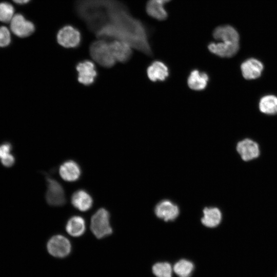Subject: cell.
Returning a JSON list of instances; mask_svg holds the SVG:
<instances>
[{
  "mask_svg": "<svg viewBox=\"0 0 277 277\" xmlns=\"http://www.w3.org/2000/svg\"><path fill=\"white\" fill-rule=\"evenodd\" d=\"M59 174L64 181L72 182L80 179L81 170L79 165L76 162L68 160L61 165Z\"/></svg>",
  "mask_w": 277,
  "mask_h": 277,
  "instance_id": "13",
  "label": "cell"
},
{
  "mask_svg": "<svg viewBox=\"0 0 277 277\" xmlns=\"http://www.w3.org/2000/svg\"><path fill=\"white\" fill-rule=\"evenodd\" d=\"M67 232L72 236L79 237L83 235L86 230L85 221L80 216L71 217L66 225Z\"/></svg>",
  "mask_w": 277,
  "mask_h": 277,
  "instance_id": "17",
  "label": "cell"
},
{
  "mask_svg": "<svg viewBox=\"0 0 277 277\" xmlns=\"http://www.w3.org/2000/svg\"><path fill=\"white\" fill-rule=\"evenodd\" d=\"M14 9L12 5L8 3H0V21L4 23L10 22L13 18Z\"/></svg>",
  "mask_w": 277,
  "mask_h": 277,
  "instance_id": "23",
  "label": "cell"
},
{
  "mask_svg": "<svg viewBox=\"0 0 277 277\" xmlns=\"http://www.w3.org/2000/svg\"><path fill=\"white\" fill-rule=\"evenodd\" d=\"M11 42L10 33L8 29L4 26L0 27V47H5Z\"/></svg>",
  "mask_w": 277,
  "mask_h": 277,
  "instance_id": "24",
  "label": "cell"
},
{
  "mask_svg": "<svg viewBox=\"0 0 277 277\" xmlns=\"http://www.w3.org/2000/svg\"><path fill=\"white\" fill-rule=\"evenodd\" d=\"M12 149L11 144L4 143L0 145V159L10 153Z\"/></svg>",
  "mask_w": 277,
  "mask_h": 277,
  "instance_id": "26",
  "label": "cell"
},
{
  "mask_svg": "<svg viewBox=\"0 0 277 277\" xmlns=\"http://www.w3.org/2000/svg\"><path fill=\"white\" fill-rule=\"evenodd\" d=\"M152 270L156 277H172V267L167 262L157 263L153 266Z\"/></svg>",
  "mask_w": 277,
  "mask_h": 277,
  "instance_id": "22",
  "label": "cell"
},
{
  "mask_svg": "<svg viewBox=\"0 0 277 277\" xmlns=\"http://www.w3.org/2000/svg\"><path fill=\"white\" fill-rule=\"evenodd\" d=\"M78 72V80L84 85L92 84L97 75L94 64L90 61H84L79 63L76 66Z\"/></svg>",
  "mask_w": 277,
  "mask_h": 277,
  "instance_id": "8",
  "label": "cell"
},
{
  "mask_svg": "<svg viewBox=\"0 0 277 277\" xmlns=\"http://www.w3.org/2000/svg\"><path fill=\"white\" fill-rule=\"evenodd\" d=\"M156 216L165 221H173L179 214L178 207L168 200H164L160 202L155 208Z\"/></svg>",
  "mask_w": 277,
  "mask_h": 277,
  "instance_id": "12",
  "label": "cell"
},
{
  "mask_svg": "<svg viewBox=\"0 0 277 277\" xmlns=\"http://www.w3.org/2000/svg\"><path fill=\"white\" fill-rule=\"evenodd\" d=\"M90 229L98 239L112 233L113 229L110 223V213L107 210L101 208L93 214L90 221Z\"/></svg>",
  "mask_w": 277,
  "mask_h": 277,
  "instance_id": "2",
  "label": "cell"
},
{
  "mask_svg": "<svg viewBox=\"0 0 277 277\" xmlns=\"http://www.w3.org/2000/svg\"><path fill=\"white\" fill-rule=\"evenodd\" d=\"M208 81L209 76L207 73L194 70L188 77L187 85L192 90L200 91L207 87Z\"/></svg>",
  "mask_w": 277,
  "mask_h": 277,
  "instance_id": "16",
  "label": "cell"
},
{
  "mask_svg": "<svg viewBox=\"0 0 277 277\" xmlns=\"http://www.w3.org/2000/svg\"><path fill=\"white\" fill-rule=\"evenodd\" d=\"M159 4L165 5L166 3L169 2L171 0H153Z\"/></svg>",
  "mask_w": 277,
  "mask_h": 277,
  "instance_id": "28",
  "label": "cell"
},
{
  "mask_svg": "<svg viewBox=\"0 0 277 277\" xmlns=\"http://www.w3.org/2000/svg\"><path fill=\"white\" fill-rule=\"evenodd\" d=\"M216 42L208 45L209 51L221 57H231L236 54L240 48V36L238 32L229 25L216 27L212 33Z\"/></svg>",
  "mask_w": 277,
  "mask_h": 277,
  "instance_id": "1",
  "label": "cell"
},
{
  "mask_svg": "<svg viewBox=\"0 0 277 277\" xmlns=\"http://www.w3.org/2000/svg\"><path fill=\"white\" fill-rule=\"evenodd\" d=\"M222 219L220 210L215 207H206L203 210V216L201 219L202 224L210 228H213L219 225Z\"/></svg>",
  "mask_w": 277,
  "mask_h": 277,
  "instance_id": "18",
  "label": "cell"
},
{
  "mask_svg": "<svg viewBox=\"0 0 277 277\" xmlns=\"http://www.w3.org/2000/svg\"><path fill=\"white\" fill-rule=\"evenodd\" d=\"M47 182V190L46 193V199L47 203L52 206H61L64 205L66 202L64 190L62 186L56 180L46 176Z\"/></svg>",
  "mask_w": 277,
  "mask_h": 277,
  "instance_id": "4",
  "label": "cell"
},
{
  "mask_svg": "<svg viewBox=\"0 0 277 277\" xmlns=\"http://www.w3.org/2000/svg\"><path fill=\"white\" fill-rule=\"evenodd\" d=\"M71 202L76 209L81 211H86L92 207L93 199L87 191L80 189L73 193Z\"/></svg>",
  "mask_w": 277,
  "mask_h": 277,
  "instance_id": "14",
  "label": "cell"
},
{
  "mask_svg": "<svg viewBox=\"0 0 277 277\" xmlns=\"http://www.w3.org/2000/svg\"><path fill=\"white\" fill-rule=\"evenodd\" d=\"M236 150L241 158L245 161L255 159L260 154L258 144L255 142L248 138L239 142L236 145Z\"/></svg>",
  "mask_w": 277,
  "mask_h": 277,
  "instance_id": "10",
  "label": "cell"
},
{
  "mask_svg": "<svg viewBox=\"0 0 277 277\" xmlns=\"http://www.w3.org/2000/svg\"><path fill=\"white\" fill-rule=\"evenodd\" d=\"M1 161L3 165L6 167H10L14 164L15 159L13 155L10 153L1 158Z\"/></svg>",
  "mask_w": 277,
  "mask_h": 277,
  "instance_id": "25",
  "label": "cell"
},
{
  "mask_svg": "<svg viewBox=\"0 0 277 277\" xmlns=\"http://www.w3.org/2000/svg\"><path fill=\"white\" fill-rule=\"evenodd\" d=\"M10 29L16 36L25 37L33 33L35 27L33 24L26 20L23 15L16 14L10 21Z\"/></svg>",
  "mask_w": 277,
  "mask_h": 277,
  "instance_id": "7",
  "label": "cell"
},
{
  "mask_svg": "<svg viewBox=\"0 0 277 277\" xmlns=\"http://www.w3.org/2000/svg\"><path fill=\"white\" fill-rule=\"evenodd\" d=\"M30 0H13L14 2L18 4H24L29 2Z\"/></svg>",
  "mask_w": 277,
  "mask_h": 277,
  "instance_id": "27",
  "label": "cell"
},
{
  "mask_svg": "<svg viewBox=\"0 0 277 277\" xmlns=\"http://www.w3.org/2000/svg\"><path fill=\"white\" fill-rule=\"evenodd\" d=\"M169 69L162 62L155 61L152 62L147 69V74L152 82L164 81L169 75Z\"/></svg>",
  "mask_w": 277,
  "mask_h": 277,
  "instance_id": "15",
  "label": "cell"
},
{
  "mask_svg": "<svg viewBox=\"0 0 277 277\" xmlns=\"http://www.w3.org/2000/svg\"><path fill=\"white\" fill-rule=\"evenodd\" d=\"M194 268V265L191 261L182 259L174 264L173 270L179 277H190Z\"/></svg>",
  "mask_w": 277,
  "mask_h": 277,
  "instance_id": "21",
  "label": "cell"
},
{
  "mask_svg": "<svg viewBox=\"0 0 277 277\" xmlns=\"http://www.w3.org/2000/svg\"><path fill=\"white\" fill-rule=\"evenodd\" d=\"M263 68L262 62L254 58L246 60L241 65L242 75L246 80L258 78L261 76Z\"/></svg>",
  "mask_w": 277,
  "mask_h": 277,
  "instance_id": "11",
  "label": "cell"
},
{
  "mask_svg": "<svg viewBox=\"0 0 277 277\" xmlns=\"http://www.w3.org/2000/svg\"><path fill=\"white\" fill-rule=\"evenodd\" d=\"M47 248L50 254L54 257L63 258L71 252V245L65 236L57 234L52 236L48 241Z\"/></svg>",
  "mask_w": 277,
  "mask_h": 277,
  "instance_id": "5",
  "label": "cell"
},
{
  "mask_svg": "<svg viewBox=\"0 0 277 277\" xmlns=\"http://www.w3.org/2000/svg\"><path fill=\"white\" fill-rule=\"evenodd\" d=\"M112 55L116 62L124 63L129 60L132 55V47L127 42L114 39L109 42Z\"/></svg>",
  "mask_w": 277,
  "mask_h": 277,
  "instance_id": "9",
  "label": "cell"
},
{
  "mask_svg": "<svg viewBox=\"0 0 277 277\" xmlns=\"http://www.w3.org/2000/svg\"><path fill=\"white\" fill-rule=\"evenodd\" d=\"M57 41L60 45L64 47H76L80 43L81 34L75 28L71 26H66L58 32Z\"/></svg>",
  "mask_w": 277,
  "mask_h": 277,
  "instance_id": "6",
  "label": "cell"
},
{
  "mask_svg": "<svg viewBox=\"0 0 277 277\" xmlns=\"http://www.w3.org/2000/svg\"><path fill=\"white\" fill-rule=\"evenodd\" d=\"M259 107L263 113L269 115L277 114V97L273 95L263 96L259 102Z\"/></svg>",
  "mask_w": 277,
  "mask_h": 277,
  "instance_id": "20",
  "label": "cell"
},
{
  "mask_svg": "<svg viewBox=\"0 0 277 277\" xmlns=\"http://www.w3.org/2000/svg\"><path fill=\"white\" fill-rule=\"evenodd\" d=\"M146 11L149 16L158 21H164L168 17L164 5L153 0H148L147 2Z\"/></svg>",
  "mask_w": 277,
  "mask_h": 277,
  "instance_id": "19",
  "label": "cell"
},
{
  "mask_svg": "<svg viewBox=\"0 0 277 277\" xmlns=\"http://www.w3.org/2000/svg\"><path fill=\"white\" fill-rule=\"evenodd\" d=\"M90 53L92 58L103 67H111L116 62L111 51L109 42L105 40L100 39L93 43Z\"/></svg>",
  "mask_w": 277,
  "mask_h": 277,
  "instance_id": "3",
  "label": "cell"
}]
</instances>
